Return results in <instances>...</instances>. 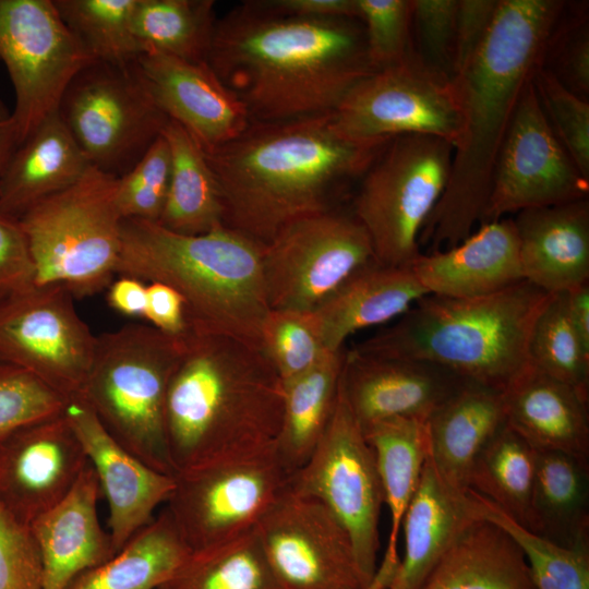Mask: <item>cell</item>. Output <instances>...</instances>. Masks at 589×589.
<instances>
[{"label":"cell","mask_w":589,"mask_h":589,"mask_svg":"<svg viewBox=\"0 0 589 589\" xmlns=\"http://www.w3.org/2000/svg\"><path fill=\"white\" fill-rule=\"evenodd\" d=\"M207 64L256 123L333 113L375 71L359 20L287 15L264 0L216 20Z\"/></svg>","instance_id":"6da1fadb"},{"label":"cell","mask_w":589,"mask_h":589,"mask_svg":"<svg viewBox=\"0 0 589 589\" xmlns=\"http://www.w3.org/2000/svg\"><path fill=\"white\" fill-rule=\"evenodd\" d=\"M564 7L557 0H498L483 41L452 76L462 132L446 188L420 233V249L452 248L482 224L500 149Z\"/></svg>","instance_id":"7a4b0ae2"},{"label":"cell","mask_w":589,"mask_h":589,"mask_svg":"<svg viewBox=\"0 0 589 589\" xmlns=\"http://www.w3.org/2000/svg\"><path fill=\"white\" fill-rule=\"evenodd\" d=\"M388 143V142H387ZM387 143L344 136L332 113L251 124L208 152L223 225L265 247L290 224L333 206Z\"/></svg>","instance_id":"3957f363"},{"label":"cell","mask_w":589,"mask_h":589,"mask_svg":"<svg viewBox=\"0 0 589 589\" xmlns=\"http://www.w3.org/2000/svg\"><path fill=\"white\" fill-rule=\"evenodd\" d=\"M284 383L261 347L189 329L165 407L173 473L276 445Z\"/></svg>","instance_id":"277c9868"},{"label":"cell","mask_w":589,"mask_h":589,"mask_svg":"<svg viewBox=\"0 0 589 589\" xmlns=\"http://www.w3.org/2000/svg\"><path fill=\"white\" fill-rule=\"evenodd\" d=\"M262 253L263 245L224 226L188 236L157 221L123 219L117 275L177 290L190 330L261 347L271 310Z\"/></svg>","instance_id":"5b68a950"},{"label":"cell","mask_w":589,"mask_h":589,"mask_svg":"<svg viewBox=\"0 0 589 589\" xmlns=\"http://www.w3.org/2000/svg\"><path fill=\"white\" fill-rule=\"evenodd\" d=\"M551 294L527 280L476 298L426 294L354 349L430 361L503 393L530 365L532 328Z\"/></svg>","instance_id":"8992f818"},{"label":"cell","mask_w":589,"mask_h":589,"mask_svg":"<svg viewBox=\"0 0 589 589\" xmlns=\"http://www.w3.org/2000/svg\"><path fill=\"white\" fill-rule=\"evenodd\" d=\"M185 335L170 336L141 323H128L98 335L81 396L120 445L152 468L171 476L166 396Z\"/></svg>","instance_id":"52a82bcc"},{"label":"cell","mask_w":589,"mask_h":589,"mask_svg":"<svg viewBox=\"0 0 589 589\" xmlns=\"http://www.w3.org/2000/svg\"><path fill=\"white\" fill-rule=\"evenodd\" d=\"M117 188L118 178L91 166L74 184L20 218L36 266V285H62L74 298L107 289L121 252L123 217Z\"/></svg>","instance_id":"ba28073f"},{"label":"cell","mask_w":589,"mask_h":589,"mask_svg":"<svg viewBox=\"0 0 589 589\" xmlns=\"http://www.w3.org/2000/svg\"><path fill=\"white\" fill-rule=\"evenodd\" d=\"M453 153V145L440 137L397 136L360 178L352 214L376 262L409 266L421 253L420 233L446 188Z\"/></svg>","instance_id":"9c48e42d"},{"label":"cell","mask_w":589,"mask_h":589,"mask_svg":"<svg viewBox=\"0 0 589 589\" xmlns=\"http://www.w3.org/2000/svg\"><path fill=\"white\" fill-rule=\"evenodd\" d=\"M344 136L387 143L408 134L447 141L455 148L462 132V106L452 76L413 49L398 63L359 81L332 113Z\"/></svg>","instance_id":"30bf717a"},{"label":"cell","mask_w":589,"mask_h":589,"mask_svg":"<svg viewBox=\"0 0 589 589\" xmlns=\"http://www.w3.org/2000/svg\"><path fill=\"white\" fill-rule=\"evenodd\" d=\"M133 62L89 64L70 83L58 109L91 166L116 178L140 160L169 120Z\"/></svg>","instance_id":"8fae6325"},{"label":"cell","mask_w":589,"mask_h":589,"mask_svg":"<svg viewBox=\"0 0 589 589\" xmlns=\"http://www.w3.org/2000/svg\"><path fill=\"white\" fill-rule=\"evenodd\" d=\"M289 476L276 445L212 461L175 474L166 509L190 551H202L254 530Z\"/></svg>","instance_id":"7c38bea8"},{"label":"cell","mask_w":589,"mask_h":589,"mask_svg":"<svg viewBox=\"0 0 589 589\" xmlns=\"http://www.w3.org/2000/svg\"><path fill=\"white\" fill-rule=\"evenodd\" d=\"M288 490L318 500L335 515L347 530L358 565L370 582L377 569L384 495L374 452L341 384L321 440L306 461L290 473Z\"/></svg>","instance_id":"4fadbf2b"},{"label":"cell","mask_w":589,"mask_h":589,"mask_svg":"<svg viewBox=\"0 0 589 589\" xmlns=\"http://www.w3.org/2000/svg\"><path fill=\"white\" fill-rule=\"evenodd\" d=\"M0 61L15 93L11 117L20 144L58 112L70 83L96 62L68 29L53 0H0Z\"/></svg>","instance_id":"5bb4252c"},{"label":"cell","mask_w":589,"mask_h":589,"mask_svg":"<svg viewBox=\"0 0 589 589\" xmlns=\"http://www.w3.org/2000/svg\"><path fill=\"white\" fill-rule=\"evenodd\" d=\"M374 261L369 236L353 214L333 208L301 218L263 247L269 309L312 311Z\"/></svg>","instance_id":"9a60e30c"},{"label":"cell","mask_w":589,"mask_h":589,"mask_svg":"<svg viewBox=\"0 0 589 589\" xmlns=\"http://www.w3.org/2000/svg\"><path fill=\"white\" fill-rule=\"evenodd\" d=\"M62 285H36L0 301V361L22 368L68 401L81 397L97 336Z\"/></svg>","instance_id":"2e32d148"},{"label":"cell","mask_w":589,"mask_h":589,"mask_svg":"<svg viewBox=\"0 0 589 589\" xmlns=\"http://www.w3.org/2000/svg\"><path fill=\"white\" fill-rule=\"evenodd\" d=\"M281 589H363L351 539L318 500L287 489L255 527Z\"/></svg>","instance_id":"e0dca14e"},{"label":"cell","mask_w":589,"mask_h":589,"mask_svg":"<svg viewBox=\"0 0 589 589\" xmlns=\"http://www.w3.org/2000/svg\"><path fill=\"white\" fill-rule=\"evenodd\" d=\"M588 194L589 180L553 132L529 82L494 166L482 224L528 208L588 199Z\"/></svg>","instance_id":"ac0fdd59"},{"label":"cell","mask_w":589,"mask_h":589,"mask_svg":"<svg viewBox=\"0 0 589 589\" xmlns=\"http://www.w3.org/2000/svg\"><path fill=\"white\" fill-rule=\"evenodd\" d=\"M88 465L64 411L0 434V504L31 526L72 491Z\"/></svg>","instance_id":"d6986e66"},{"label":"cell","mask_w":589,"mask_h":589,"mask_svg":"<svg viewBox=\"0 0 589 589\" xmlns=\"http://www.w3.org/2000/svg\"><path fill=\"white\" fill-rule=\"evenodd\" d=\"M133 65L160 110L204 152L236 139L251 124L245 106L207 62L193 63L147 49Z\"/></svg>","instance_id":"ffe728a7"},{"label":"cell","mask_w":589,"mask_h":589,"mask_svg":"<svg viewBox=\"0 0 589 589\" xmlns=\"http://www.w3.org/2000/svg\"><path fill=\"white\" fill-rule=\"evenodd\" d=\"M468 382L430 361L346 351L341 388L364 428L389 418L428 419Z\"/></svg>","instance_id":"44dd1931"},{"label":"cell","mask_w":589,"mask_h":589,"mask_svg":"<svg viewBox=\"0 0 589 589\" xmlns=\"http://www.w3.org/2000/svg\"><path fill=\"white\" fill-rule=\"evenodd\" d=\"M64 416L80 438L108 504L109 534L118 552L155 517L175 489V476L160 472L120 445L101 425L89 405L76 397Z\"/></svg>","instance_id":"7402d4cb"},{"label":"cell","mask_w":589,"mask_h":589,"mask_svg":"<svg viewBox=\"0 0 589 589\" xmlns=\"http://www.w3.org/2000/svg\"><path fill=\"white\" fill-rule=\"evenodd\" d=\"M410 266L428 294L448 298L488 296L525 280L513 218L482 224L452 248L421 252Z\"/></svg>","instance_id":"603a6c76"},{"label":"cell","mask_w":589,"mask_h":589,"mask_svg":"<svg viewBox=\"0 0 589 589\" xmlns=\"http://www.w3.org/2000/svg\"><path fill=\"white\" fill-rule=\"evenodd\" d=\"M525 280L548 293L589 281V201L528 208L513 218Z\"/></svg>","instance_id":"cb8c5ba5"},{"label":"cell","mask_w":589,"mask_h":589,"mask_svg":"<svg viewBox=\"0 0 589 589\" xmlns=\"http://www.w3.org/2000/svg\"><path fill=\"white\" fill-rule=\"evenodd\" d=\"M100 494L88 462L65 498L29 526L41 557L43 589H65L81 573L117 553L98 519Z\"/></svg>","instance_id":"d4e9b609"},{"label":"cell","mask_w":589,"mask_h":589,"mask_svg":"<svg viewBox=\"0 0 589 589\" xmlns=\"http://www.w3.org/2000/svg\"><path fill=\"white\" fill-rule=\"evenodd\" d=\"M480 518L470 490L449 486L428 455L402 519L404 556L385 589H422L446 551Z\"/></svg>","instance_id":"484cf974"},{"label":"cell","mask_w":589,"mask_h":589,"mask_svg":"<svg viewBox=\"0 0 589 589\" xmlns=\"http://www.w3.org/2000/svg\"><path fill=\"white\" fill-rule=\"evenodd\" d=\"M503 399L506 424L536 450L589 460V397L530 364Z\"/></svg>","instance_id":"4316f807"},{"label":"cell","mask_w":589,"mask_h":589,"mask_svg":"<svg viewBox=\"0 0 589 589\" xmlns=\"http://www.w3.org/2000/svg\"><path fill=\"white\" fill-rule=\"evenodd\" d=\"M426 294L410 265L363 266L312 310L324 349H344L353 333L400 317Z\"/></svg>","instance_id":"83f0119b"},{"label":"cell","mask_w":589,"mask_h":589,"mask_svg":"<svg viewBox=\"0 0 589 589\" xmlns=\"http://www.w3.org/2000/svg\"><path fill=\"white\" fill-rule=\"evenodd\" d=\"M505 424L503 393L468 382L426 421L429 456L441 478L469 491L476 458Z\"/></svg>","instance_id":"f1b7e54d"},{"label":"cell","mask_w":589,"mask_h":589,"mask_svg":"<svg viewBox=\"0 0 589 589\" xmlns=\"http://www.w3.org/2000/svg\"><path fill=\"white\" fill-rule=\"evenodd\" d=\"M89 167L58 112L50 116L13 153L0 183V213L20 219Z\"/></svg>","instance_id":"f546056e"},{"label":"cell","mask_w":589,"mask_h":589,"mask_svg":"<svg viewBox=\"0 0 589 589\" xmlns=\"http://www.w3.org/2000/svg\"><path fill=\"white\" fill-rule=\"evenodd\" d=\"M422 589H536L527 561L510 536L480 518L435 565Z\"/></svg>","instance_id":"4dcf8cb0"},{"label":"cell","mask_w":589,"mask_h":589,"mask_svg":"<svg viewBox=\"0 0 589 589\" xmlns=\"http://www.w3.org/2000/svg\"><path fill=\"white\" fill-rule=\"evenodd\" d=\"M190 553L165 508L112 557L81 573L65 589H158Z\"/></svg>","instance_id":"1f68e13d"},{"label":"cell","mask_w":589,"mask_h":589,"mask_svg":"<svg viewBox=\"0 0 589 589\" xmlns=\"http://www.w3.org/2000/svg\"><path fill=\"white\" fill-rule=\"evenodd\" d=\"M536 453L533 532L566 548L589 542V460Z\"/></svg>","instance_id":"d6a6232c"},{"label":"cell","mask_w":589,"mask_h":589,"mask_svg":"<svg viewBox=\"0 0 589 589\" xmlns=\"http://www.w3.org/2000/svg\"><path fill=\"white\" fill-rule=\"evenodd\" d=\"M372 447L390 516L383 560L399 564L398 538L405 513L417 491L429 455L426 421L389 418L362 428Z\"/></svg>","instance_id":"836d02e7"},{"label":"cell","mask_w":589,"mask_h":589,"mask_svg":"<svg viewBox=\"0 0 589 589\" xmlns=\"http://www.w3.org/2000/svg\"><path fill=\"white\" fill-rule=\"evenodd\" d=\"M170 156L168 193L158 224L188 236L207 233L223 225V203L205 154L177 122L168 120L163 132Z\"/></svg>","instance_id":"e575fe53"},{"label":"cell","mask_w":589,"mask_h":589,"mask_svg":"<svg viewBox=\"0 0 589 589\" xmlns=\"http://www.w3.org/2000/svg\"><path fill=\"white\" fill-rule=\"evenodd\" d=\"M346 351H326L309 370L284 383V413L277 453L291 473L321 440L338 396Z\"/></svg>","instance_id":"d590c367"},{"label":"cell","mask_w":589,"mask_h":589,"mask_svg":"<svg viewBox=\"0 0 589 589\" xmlns=\"http://www.w3.org/2000/svg\"><path fill=\"white\" fill-rule=\"evenodd\" d=\"M536 454L532 446L505 424L480 452L469 477V490L532 532Z\"/></svg>","instance_id":"8d00e7d4"},{"label":"cell","mask_w":589,"mask_h":589,"mask_svg":"<svg viewBox=\"0 0 589 589\" xmlns=\"http://www.w3.org/2000/svg\"><path fill=\"white\" fill-rule=\"evenodd\" d=\"M213 0H136L132 29L145 49L207 62L216 24Z\"/></svg>","instance_id":"74e56055"},{"label":"cell","mask_w":589,"mask_h":589,"mask_svg":"<svg viewBox=\"0 0 589 589\" xmlns=\"http://www.w3.org/2000/svg\"><path fill=\"white\" fill-rule=\"evenodd\" d=\"M158 589H281L255 529L221 544L191 552Z\"/></svg>","instance_id":"f35d334b"},{"label":"cell","mask_w":589,"mask_h":589,"mask_svg":"<svg viewBox=\"0 0 589 589\" xmlns=\"http://www.w3.org/2000/svg\"><path fill=\"white\" fill-rule=\"evenodd\" d=\"M71 34L96 62L129 64L146 49L132 29L136 0H53Z\"/></svg>","instance_id":"ab89813d"},{"label":"cell","mask_w":589,"mask_h":589,"mask_svg":"<svg viewBox=\"0 0 589 589\" xmlns=\"http://www.w3.org/2000/svg\"><path fill=\"white\" fill-rule=\"evenodd\" d=\"M478 514L501 527L520 548L536 589H589V542L562 546L534 533L470 490Z\"/></svg>","instance_id":"60d3db41"},{"label":"cell","mask_w":589,"mask_h":589,"mask_svg":"<svg viewBox=\"0 0 589 589\" xmlns=\"http://www.w3.org/2000/svg\"><path fill=\"white\" fill-rule=\"evenodd\" d=\"M530 364L589 397V350L574 329L565 292L552 293L529 340Z\"/></svg>","instance_id":"b9f144b4"},{"label":"cell","mask_w":589,"mask_h":589,"mask_svg":"<svg viewBox=\"0 0 589 589\" xmlns=\"http://www.w3.org/2000/svg\"><path fill=\"white\" fill-rule=\"evenodd\" d=\"M261 348L283 383L313 366L324 349L312 311L269 310L261 332Z\"/></svg>","instance_id":"7bdbcfd3"},{"label":"cell","mask_w":589,"mask_h":589,"mask_svg":"<svg viewBox=\"0 0 589 589\" xmlns=\"http://www.w3.org/2000/svg\"><path fill=\"white\" fill-rule=\"evenodd\" d=\"M544 115L573 161L589 180V103L540 67L532 79Z\"/></svg>","instance_id":"ee69618b"},{"label":"cell","mask_w":589,"mask_h":589,"mask_svg":"<svg viewBox=\"0 0 589 589\" xmlns=\"http://www.w3.org/2000/svg\"><path fill=\"white\" fill-rule=\"evenodd\" d=\"M171 156L163 134L140 160L118 178L117 200L123 219L158 221L168 193Z\"/></svg>","instance_id":"f6af8a7d"},{"label":"cell","mask_w":589,"mask_h":589,"mask_svg":"<svg viewBox=\"0 0 589 589\" xmlns=\"http://www.w3.org/2000/svg\"><path fill=\"white\" fill-rule=\"evenodd\" d=\"M368 59L381 70L398 63L411 50V0H357Z\"/></svg>","instance_id":"bcb514c9"},{"label":"cell","mask_w":589,"mask_h":589,"mask_svg":"<svg viewBox=\"0 0 589 589\" xmlns=\"http://www.w3.org/2000/svg\"><path fill=\"white\" fill-rule=\"evenodd\" d=\"M68 400L41 380L0 361V434L64 411Z\"/></svg>","instance_id":"7dc6e473"},{"label":"cell","mask_w":589,"mask_h":589,"mask_svg":"<svg viewBox=\"0 0 589 589\" xmlns=\"http://www.w3.org/2000/svg\"><path fill=\"white\" fill-rule=\"evenodd\" d=\"M0 589H43L41 557L32 529L1 504Z\"/></svg>","instance_id":"c3c4849f"},{"label":"cell","mask_w":589,"mask_h":589,"mask_svg":"<svg viewBox=\"0 0 589 589\" xmlns=\"http://www.w3.org/2000/svg\"><path fill=\"white\" fill-rule=\"evenodd\" d=\"M458 0H411L413 22L425 57L434 68L452 76Z\"/></svg>","instance_id":"681fc988"},{"label":"cell","mask_w":589,"mask_h":589,"mask_svg":"<svg viewBox=\"0 0 589 589\" xmlns=\"http://www.w3.org/2000/svg\"><path fill=\"white\" fill-rule=\"evenodd\" d=\"M36 286V266L20 219L0 213V301Z\"/></svg>","instance_id":"f907efd6"},{"label":"cell","mask_w":589,"mask_h":589,"mask_svg":"<svg viewBox=\"0 0 589 589\" xmlns=\"http://www.w3.org/2000/svg\"><path fill=\"white\" fill-rule=\"evenodd\" d=\"M564 25L557 44L549 40L546 48H554V68L548 69L575 95L587 99L589 94V32L588 22L573 19ZM551 38V37H550ZM543 67V65H542ZM546 69V68H545Z\"/></svg>","instance_id":"816d5d0a"},{"label":"cell","mask_w":589,"mask_h":589,"mask_svg":"<svg viewBox=\"0 0 589 589\" xmlns=\"http://www.w3.org/2000/svg\"><path fill=\"white\" fill-rule=\"evenodd\" d=\"M498 0H458L452 76L472 58L494 19Z\"/></svg>","instance_id":"f5cc1de1"},{"label":"cell","mask_w":589,"mask_h":589,"mask_svg":"<svg viewBox=\"0 0 589 589\" xmlns=\"http://www.w3.org/2000/svg\"><path fill=\"white\" fill-rule=\"evenodd\" d=\"M143 318L170 336H184L189 332L183 298L177 290L163 283H148Z\"/></svg>","instance_id":"db71d44e"},{"label":"cell","mask_w":589,"mask_h":589,"mask_svg":"<svg viewBox=\"0 0 589 589\" xmlns=\"http://www.w3.org/2000/svg\"><path fill=\"white\" fill-rule=\"evenodd\" d=\"M283 14L308 19L359 20L357 0H264Z\"/></svg>","instance_id":"11a10c76"},{"label":"cell","mask_w":589,"mask_h":589,"mask_svg":"<svg viewBox=\"0 0 589 589\" xmlns=\"http://www.w3.org/2000/svg\"><path fill=\"white\" fill-rule=\"evenodd\" d=\"M107 287L106 301L110 309L129 317H144L146 306L145 281L118 275Z\"/></svg>","instance_id":"9f6ffc18"},{"label":"cell","mask_w":589,"mask_h":589,"mask_svg":"<svg viewBox=\"0 0 589 589\" xmlns=\"http://www.w3.org/2000/svg\"><path fill=\"white\" fill-rule=\"evenodd\" d=\"M565 294L572 325L589 350V281L565 291Z\"/></svg>","instance_id":"6f0895ef"},{"label":"cell","mask_w":589,"mask_h":589,"mask_svg":"<svg viewBox=\"0 0 589 589\" xmlns=\"http://www.w3.org/2000/svg\"><path fill=\"white\" fill-rule=\"evenodd\" d=\"M20 145L14 120L11 116L0 120V183L8 164Z\"/></svg>","instance_id":"680465c9"},{"label":"cell","mask_w":589,"mask_h":589,"mask_svg":"<svg viewBox=\"0 0 589 589\" xmlns=\"http://www.w3.org/2000/svg\"><path fill=\"white\" fill-rule=\"evenodd\" d=\"M9 115L7 112V110L4 109L3 105H2V101L0 100V120H3L5 118H8Z\"/></svg>","instance_id":"91938a15"}]
</instances>
